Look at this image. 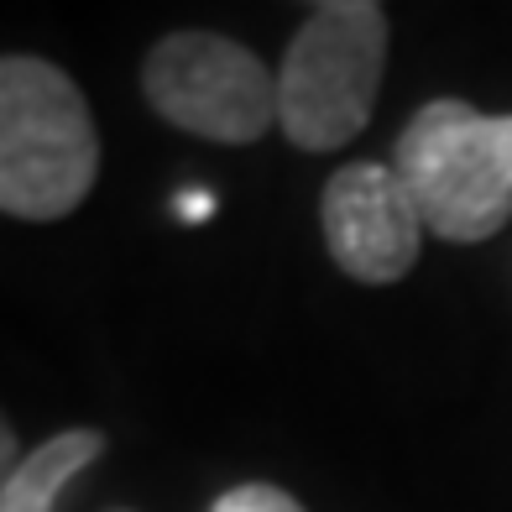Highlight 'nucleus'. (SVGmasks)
<instances>
[{"mask_svg":"<svg viewBox=\"0 0 512 512\" xmlns=\"http://www.w3.org/2000/svg\"><path fill=\"white\" fill-rule=\"evenodd\" d=\"M324 246L356 283H398L424 246V215L387 162H351L324 189Z\"/></svg>","mask_w":512,"mask_h":512,"instance_id":"5","label":"nucleus"},{"mask_svg":"<svg viewBox=\"0 0 512 512\" xmlns=\"http://www.w3.org/2000/svg\"><path fill=\"white\" fill-rule=\"evenodd\" d=\"M95 173L100 136L79 84L48 58H0V215L63 220Z\"/></svg>","mask_w":512,"mask_h":512,"instance_id":"1","label":"nucleus"},{"mask_svg":"<svg viewBox=\"0 0 512 512\" xmlns=\"http://www.w3.org/2000/svg\"><path fill=\"white\" fill-rule=\"evenodd\" d=\"M16 434H11V424H6V418H0V492H6V481L16 476Z\"/></svg>","mask_w":512,"mask_h":512,"instance_id":"9","label":"nucleus"},{"mask_svg":"<svg viewBox=\"0 0 512 512\" xmlns=\"http://www.w3.org/2000/svg\"><path fill=\"white\" fill-rule=\"evenodd\" d=\"M105 450V439L95 429H68L48 445H37L32 455H21L16 476L0 492V512H53L58 492L74 481L84 465H95Z\"/></svg>","mask_w":512,"mask_h":512,"instance_id":"6","label":"nucleus"},{"mask_svg":"<svg viewBox=\"0 0 512 512\" xmlns=\"http://www.w3.org/2000/svg\"><path fill=\"white\" fill-rule=\"evenodd\" d=\"M387 68V11L371 0L314 6L277 68V126L304 152H335L371 121Z\"/></svg>","mask_w":512,"mask_h":512,"instance_id":"3","label":"nucleus"},{"mask_svg":"<svg viewBox=\"0 0 512 512\" xmlns=\"http://www.w3.org/2000/svg\"><path fill=\"white\" fill-rule=\"evenodd\" d=\"M215 512H304V507H298L283 486L246 481V486H236V492H225V497L215 502Z\"/></svg>","mask_w":512,"mask_h":512,"instance_id":"7","label":"nucleus"},{"mask_svg":"<svg viewBox=\"0 0 512 512\" xmlns=\"http://www.w3.org/2000/svg\"><path fill=\"white\" fill-rule=\"evenodd\" d=\"M178 215L189 220V225L209 220V215H215V194H204V189H183V194H178Z\"/></svg>","mask_w":512,"mask_h":512,"instance_id":"8","label":"nucleus"},{"mask_svg":"<svg viewBox=\"0 0 512 512\" xmlns=\"http://www.w3.org/2000/svg\"><path fill=\"white\" fill-rule=\"evenodd\" d=\"M392 173L413 194L424 230L460 246L492 241L512 220V115L429 100L392 147Z\"/></svg>","mask_w":512,"mask_h":512,"instance_id":"2","label":"nucleus"},{"mask_svg":"<svg viewBox=\"0 0 512 512\" xmlns=\"http://www.w3.org/2000/svg\"><path fill=\"white\" fill-rule=\"evenodd\" d=\"M142 89L162 121L225 147L262 142L277 126V74L220 32H173L147 53Z\"/></svg>","mask_w":512,"mask_h":512,"instance_id":"4","label":"nucleus"}]
</instances>
